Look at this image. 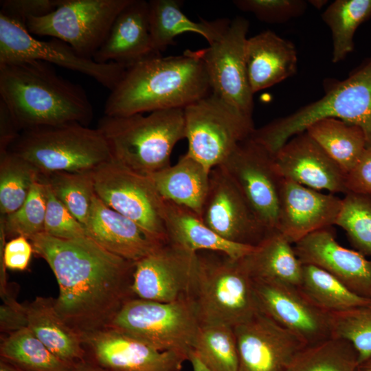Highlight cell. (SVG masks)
<instances>
[{
    "label": "cell",
    "mask_w": 371,
    "mask_h": 371,
    "mask_svg": "<svg viewBox=\"0 0 371 371\" xmlns=\"http://www.w3.org/2000/svg\"><path fill=\"white\" fill-rule=\"evenodd\" d=\"M29 240L58 282L57 313L81 335L106 328L133 297L135 262L109 252L88 236L60 239L42 232Z\"/></svg>",
    "instance_id": "obj_1"
},
{
    "label": "cell",
    "mask_w": 371,
    "mask_h": 371,
    "mask_svg": "<svg viewBox=\"0 0 371 371\" xmlns=\"http://www.w3.org/2000/svg\"><path fill=\"white\" fill-rule=\"evenodd\" d=\"M211 93L205 64L196 51L168 57L155 54L127 67L111 91L104 113L126 116L184 109Z\"/></svg>",
    "instance_id": "obj_2"
},
{
    "label": "cell",
    "mask_w": 371,
    "mask_h": 371,
    "mask_svg": "<svg viewBox=\"0 0 371 371\" xmlns=\"http://www.w3.org/2000/svg\"><path fill=\"white\" fill-rule=\"evenodd\" d=\"M0 95L21 131L73 122L88 126L93 116L85 90L43 61L0 64Z\"/></svg>",
    "instance_id": "obj_3"
},
{
    "label": "cell",
    "mask_w": 371,
    "mask_h": 371,
    "mask_svg": "<svg viewBox=\"0 0 371 371\" xmlns=\"http://www.w3.org/2000/svg\"><path fill=\"white\" fill-rule=\"evenodd\" d=\"M97 128L107 141L113 161L147 176L169 166L174 147L186 137L183 109L146 115H104Z\"/></svg>",
    "instance_id": "obj_4"
},
{
    "label": "cell",
    "mask_w": 371,
    "mask_h": 371,
    "mask_svg": "<svg viewBox=\"0 0 371 371\" xmlns=\"http://www.w3.org/2000/svg\"><path fill=\"white\" fill-rule=\"evenodd\" d=\"M334 117L359 126L371 148V56L347 78L333 80L324 95L284 117L255 129L251 138L271 155L313 122Z\"/></svg>",
    "instance_id": "obj_5"
},
{
    "label": "cell",
    "mask_w": 371,
    "mask_h": 371,
    "mask_svg": "<svg viewBox=\"0 0 371 371\" xmlns=\"http://www.w3.org/2000/svg\"><path fill=\"white\" fill-rule=\"evenodd\" d=\"M47 175L94 171L112 160L102 133L80 123L22 131L9 148Z\"/></svg>",
    "instance_id": "obj_6"
},
{
    "label": "cell",
    "mask_w": 371,
    "mask_h": 371,
    "mask_svg": "<svg viewBox=\"0 0 371 371\" xmlns=\"http://www.w3.org/2000/svg\"><path fill=\"white\" fill-rule=\"evenodd\" d=\"M199 254L190 298L201 325L235 327L260 313L254 282L240 259L217 252Z\"/></svg>",
    "instance_id": "obj_7"
},
{
    "label": "cell",
    "mask_w": 371,
    "mask_h": 371,
    "mask_svg": "<svg viewBox=\"0 0 371 371\" xmlns=\"http://www.w3.org/2000/svg\"><path fill=\"white\" fill-rule=\"evenodd\" d=\"M200 327L191 298L159 302L133 297L124 303L106 328L157 350L175 352L188 359Z\"/></svg>",
    "instance_id": "obj_8"
},
{
    "label": "cell",
    "mask_w": 371,
    "mask_h": 371,
    "mask_svg": "<svg viewBox=\"0 0 371 371\" xmlns=\"http://www.w3.org/2000/svg\"><path fill=\"white\" fill-rule=\"evenodd\" d=\"M188 155L208 170L220 166L255 128L248 116L211 93L183 109Z\"/></svg>",
    "instance_id": "obj_9"
},
{
    "label": "cell",
    "mask_w": 371,
    "mask_h": 371,
    "mask_svg": "<svg viewBox=\"0 0 371 371\" xmlns=\"http://www.w3.org/2000/svg\"><path fill=\"white\" fill-rule=\"evenodd\" d=\"M131 0H62L53 12L26 23L30 34L63 41L93 58L118 14Z\"/></svg>",
    "instance_id": "obj_10"
},
{
    "label": "cell",
    "mask_w": 371,
    "mask_h": 371,
    "mask_svg": "<svg viewBox=\"0 0 371 371\" xmlns=\"http://www.w3.org/2000/svg\"><path fill=\"white\" fill-rule=\"evenodd\" d=\"M30 60L81 73L110 91L119 83L128 67L113 62L98 63L57 38L38 40L25 25L0 13V64Z\"/></svg>",
    "instance_id": "obj_11"
},
{
    "label": "cell",
    "mask_w": 371,
    "mask_h": 371,
    "mask_svg": "<svg viewBox=\"0 0 371 371\" xmlns=\"http://www.w3.org/2000/svg\"><path fill=\"white\" fill-rule=\"evenodd\" d=\"M93 175L95 194L105 205L136 223L157 240L168 243L163 218L164 200L149 176L113 159Z\"/></svg>",
    "instance_id": "obj_12"
},
{
    "label": "cell",
    "mask_w": 371,
    "mask_h": 371,
    "mask_svg": "<svg viewBox=\"0 0 371 371\" xmlns=\"http://www.w3.org/2000/svg\"><path fill=\"white\" fill-rule=\"evenodd\" d=\"M239 188L260 223L278 232L282 179L272 155L251 137L240 143L220 165Z\"/></svg>",
    "instance_id": "obj_13"
},
{
    "label": "cell",
    "mask_w": 371,
    "mask_h": 371,
    "mask_svg": "<svg viewBox=\"0 0 371 371\" xmlns=\"http://www.w3.org/2000/svg\"><path fill=\"white\" fill-rule=\"evenodd\" d=\"M248 29V21L236 17L219 40L196 52L205 64L212 92L252 117L254 93L245 59Z\"/></svg>",
    "instance_id": "obj_14"
},
{
    "label": "cell",
    "mask_w": 371,
    "mask_h": 371,
    "mask_svg": "<svg viewBox=\"0 0 371 371\" xmlns=\"http://www.w3.org/2000/svg\"><path fill=\"white\" fill-rule=\"evenodd\" d=\"M198 267V253L164 244L135 262L132 295L159 302L190 298Z\"/></svg>",
    "instance_id": "obj_15"
},
{
    "label": "cell",
    "mask_w": 371,
    "mask_h": 371,
    "mask_svg": "<svg viewBox=\"0 0 371 371\" xmlns=\"http://www.w3.org/2000/svg\"><path fill=\"white\" fill-rule=\"evenodd\" d=\"M200 217L220 237L232 243L257 246L272 234L260 223L239 188L220 166L211 170Z\"/></svg>",
    "instance_id": "obj_16"
},
{
    "label": "cell",
    "mask_w": 371,
    "mask_h": 371,
    "mask_svg": "<svg viewBox=\"0 0 371 371\" xmlns=\"http://www.w3.org/2000/svg\"><path fill=\"white\" fill-rule=\"evenodd\" d=\"M234 330L238 353V371H286L306 345L261 312Z\"/></svg>",
    "instance_id": "obj_17"
},
{
    "label": "cell",
    "mask_w": 371,
    "mask_h": 371,
    "mask_svg": "<svg viewBox=\"0 0 371 371\" xmlns=\"http://www.w3.org/2000/svg\"><path fill=\"white\" fill-rule=\"evenodd\" d=\"M254 282L260 311L306 345L333 336L330 314L313 304L298 287L282 283Z\"/></svg>",
    "instance_id": "obj_18"
},
{
    "label": "cell",
    "mask_w": 371,
    "mask_h": 371,
    "mask_svg": "<svg viewBox=\"0 0 371 371\" xmlns=\"http://www.w3.org/2000/svg\"><path fill=\"white\" fill-rule=\"evenodd\" d=\"M82 337L96 363L108 371H181L188 361L181 354L157 350L111 328Z\"/></svg>",
    "instance_id": "obj_19"
},
{
    "label": "cell",
    "mask_w": 371,
    "mask_h": 371,
    "mask_svg": "<svg viewBox=\"0 0 371 371\" xmlns=\"http://www.w3.org/2000/svg\"><path fill=\"white\" fill-rule=\"evenodd\" d=\"M272 157L282 179L317 191L347 193L346 175L306 131L290 138Z\"/></svg>",
    "instance_id": "obj_20"
},
{
    "label": "cell",
    "mask_w": 371,
    "mask_h": 371,
    "mask_svg": "<svg viewBox=\"0 0 371 371\" xmlns=\"http://www.w3.org/2000/svg\"><path fill=\"white\" fill-rule=\"evenodd\" d=\"M293 247L303 265L326 270L354 293L371 299V260L339 245L329 227L308 234Z\"/></svg>",
    "instance_id": "obj_21"
},
{
    "label": "cell",
    "mask_w": 371,
    "mask_h": 371,
    "mask_svg": "<svg viewBox=\"0 0 371 371\" xmlns=\"http://www.w3.org/2000/svg\"><path fill=\"white\" fill-rule=\"evenodd\" d=\"M342 199L282 179L278 232L294 245L308 234L335 225Z\"/></svg>",
    "instance_id": "obj_22"
},
{
    "label": "cell",
    "mask_w": 371,
    "mask_h": 371,
    "mask_svg": "<svg viewBox=\"0 0 371 371\" xmlns=\"http://www.w3.org/2000/svg\"><path fill=\"white\" fill-rule=\"evenodd\" d=\"M87 236L109 252L135 262L163 243L139 225L105 205L95 194L85 225Z\"/></svg>",
    "instance_id": "obj_23"
},
{
    "label": "cell",
    "mask_w": 371,
    "mask_h": 371,
    "mask_svg": "<svg viewBox=\"0 0 371 371\" xmlns=\"http://www.w3.org/2000/svg\"><path fill=\"white\" fill-rule=\"evenodd\" d=\"M159 54L155 52L149 27L148 2L131 0L118 14L93 59L126 67Z\"/></svg>",
    "instance_id": "obj_24"
},
{
    "label": "cell",
    "mask_w": 371,
    "mask_h": 371,
    "mask_svg": "<svg viewBox=\"0 0 371 371\" xmlns=\"http://www.w3.org/2000/svg\"><path fill=\"white\" fill-rule=\"evenodd\" d=\"M245 59L253 93L287 79L297 71L295 45L271 30L247 38Z\"/></svg>",
    "instance_id": "obj_25"
},
{
    "label": "cell",
    "mask_w": 371,
    "mask_h": 371,
    "mask_svg": "<svg viewBox=\"0 0 371 371\" xmlns=\"http://www.w3.org/2000/svg\"><path fill=\"white\" fill-rule=\"evenodd\" d=\"M163 218L168 243L193 252L212 251L239 260L255 247L226 240L190 209L164 201Z\"/></svg>",
    "instance_id": "obj_26"
},
{
    "label": "cell",
    "mask_w": 371,
    "mask_h": 371,
    "mask_svg": "<svg viewBox=\"0 0 371 371\" xmlns=\"http://www.w3.org/2000/svg\"><path fill=\"white\" fill-rule=\"evenodd\" d=\"M211 170L186 153L173 166L148 175L158 194L199 216L210 187Z\"/></svg>",
    "instance_id": "obj_27"
},
{
    "label": "cell",
    "mask_w": 371,
    "mask_h": 371,
    "mask_svg": "<svg viewBox=\"0 0 371 371\" xmlns=\"http://www.w3.org/2000/svg\"><path fill=\"white\" fill-rule=\"evenodd\" d=\"M181 4L178 0L148 1L150 34L155 53L159 54L174 44L176 36L186 32L199 34L211 45L223 36L230 24L225 19L194 21L181 11Z\"/></svg>",
    "instance_id": "obj_28"
},
{
    "label": "cell",
    "mask_w": 371,
    "mask_h": 371,
    "mask_svg": "<svg viewBox=\"0 0 371 371\" xmlns=\"http://www.w3.org/2000/svg\"><path fill=\"white\" fill-rule=\"evenodd\" d=\"M240 260L255 281L298 288L302 282L303 264L293 244L278 232L269 234Z\"/></svg>",
    "instance_id": "obj_29"
},
{
    "label": "cell",
    "mask_w": 371,
    "mask_h": 371,
    "mask_svg": "<svg viewBox=\"0 0 371 371\" xmlns=\"http://www.w3.org/2000/svg\"><path fill=\"white\" fill-rule=\"evenodd\" d=\"M26 310L27 327L54 355L69 364L85 360L82 335L58 315L54 298L36 297Z\"/></svg>",
    "instance_id": "obj_30"
},
{
    "label": "cell",
    "mask_w": 371,
    "mask_h": 371,
    "mask_svg": "<svg viewBox=\"0 0 371 371\" xmlns=\"http://www.w3.org/2000/svg\"><path fill=\"white\" fill-rule=\"evenodd\" d=\"M306 131L346 175L367 148L366 135L358 126L334 117L319 120Z\"/></svg>",
    "instance_id": "obj_31"
},
{
    "label": "cell",
    "mask_w": 371,
    "mask_h": 371,
    "mask_svg": "<svg viewBox=\"0 0 371 371\" xmlns=\"http://www.w3.org/2000/svg\"><path fill=\"white\" fill-rule=\"evenodd\" d=\"M299 289L313 304L330 314L371 302L370 298L354 293L332 274L313 265H303Z\"/></svg>",
    "instance_id": "obj_32"
},
{
    "label": "cell",
    "mask_w": 371,
    "mask_h": 371,
    "mask_svg": "<svg viewBox=\"0 0 371 371\" xmlns=\"http://www.w3.org/2000/svg\"><path fill=\"white\" fill-rule=\"evenodd\" d=\"M359 354L348 340L332 336L305 345L286 371H357Z\"/></svg>",
    "instance_id": "obj_33"
},
{
    "label": "cell",
    "mask_w": 371,
    "mask_h": 371,
    "mask_svg": "<svg viewBox=\"0 0 371 371\" xmlns=\"http://www.w3.org/2000/svg\"><path fill=\"white\" fill-rule=\"evenodd\" d=\"M322 17L331 31L332 61L337 63L352 52L356 30L371 18V0H336Z\"/></svg>",
    "instance_id": "obj_34"
},
{
    "label": "cell",
    "mask_w": 371,
    "mask_h": 371,
    "mask_svg": "<svg viewBox=\"0 0 371 371\" xmlns=\"http://www.w3.org/2000/svg\"><path fill=\"white\" fill-rule=\"evenodd\" d=\"M0 354L3 359L26 371H65L73 365L54 355L28 327L4 337Z\"/></svg>",
    "instance_id": "obj_35"
},
{
    "label": "cell",
    "mask_w": 371,
    "mask_h": 371,
    "mask_svg": "<svg viewBox=\"0 0 371 371\" xmlns=\"http://www.w3.org/2000/svg\"><path fill=\"white\" fill-rule=\"evenodd\" d=\"M0 157V212L5 216L23 205L41 174L14 153L8 150Z\"/></svg>",
    "instance_id": "obj_36"
},
{
    "label": "cell",
    "mask_w": 371,
    "mask_h": 371,
    "mask_svg": "<svg viewBox=\"0 0 371 371\" xmlns=\"http://www.w3.org/2000/svg\"><path fill=\"white\" fill-rule=\"evenodd\" d=\"M192 351L210 371H238V353L233 327L201 325Z\"/></svg>",
    "instance_id": "obj_37"
},
{
    "label": "cell",
    "mask_w": 371,
    "mask_h": 371,
    "mask_svg": "<svg viewBox=\"0 0 371 371\" xmlns=\"http://www.w3.org/2000/svg\"><path fill=\"white\" fill-rule=\"evenodd\" d=\"M93 171L41 175L55 196L85 225L95 196Z\"/></svg>",
    "instance_id": "obj_38"
},
{
    "label": "cell",
    "mask_w": 371,
    "mask_h": 371,
    "mask_svg": "<svg viewBox=\"0 0 371 371\" xmlns=\"http://www.w3.org/2000/svg\"><path fill=\"white\" fill-rule=\"evenodd\" d=\"M335 225L344 230L355 250L371 258L370 196L345 194Z\"/></svg>",
    "instance_id": "obj_39"
},
{
    "label": "cell",
    "mask_w": 371,
    "mask_h": 371,
    "mask_svg": "<svg viewBox=\"0 0 371 371\" xmlns=\"http://www.w3.org/2000/svg\"><path fill=\"white\" fill-rule=\"evenodd\" d=\"M45 212V187L40 178L34 183L26 200L18 210L1 216L0 227L6 239L24 236L29 240L44 232Z\"/></svg>",
    "instance_id": "obj_40"
},
{
    "label": "cell",
    "mask_w": 371,
    "mask_h": 371,
    "mask_svg": "<svg viewBox=\"0 0 371 371\" xmlns=\"http://www.w3.org/2000/svg\"><path fill=\"white\" fill-rule=\"evenodd\" d=\"M333 336L348 340L359 354V363L371 357V302L330 313Z\"/></svg>",
    "instance_id": "obj_41"
},
{
    "label": "cell",
    "mask_w": 371,
    "mask_h": 371,
    "mask_svg": "<svg viewBox=\"0 0 371 371\" xmlns=\"http://www.w3.org/2000/svg\"><path fill=\"white\" fill-rule=\"evenodd\" d=\"M43 182L46 194L43 232L60 239H75L87 236L85 225L55 196L49 186L45 181Z\"/></svg>",
    "instance_id": "obj_42"
},
{
    "label": "cell",
    "mask_w": 371,
    "mask_h": 371,
    "mask_svg": "<svg viewBox=\"0 0 371 371\" xmlns=\"http://www.w3.org/2000/svg\"><path fill=\"white\" fill-rule=\"evenodd\" d=\"M240 10L253 13L259 20L269 23H282L302 15L307 2L302 0H236Z\"/></svg>",
    "instance_id": "obj_43"
},
{
    "label": "cell",
    "mask_w": 371,
    "mask_h": 371,
    "mask_svg": "<svg viewBox=\"0 0 371 371\" xmlns=\"http://www.w3.org/2000/svg\"><path fill=\"white\" fill-rule=\"evenodd\" d=\"M61 2L62 0H3L0 13L26 26L30 19L47 15Z\"/></svg>",
    "instance_id": "obj_44"
},
{
    "label": "cell",
    "mask_w": 371,
    "mask_h": 371,
    "mask_svg": "<svg viewBox=\"0 0 371 371\" xmlns=\"http://www.w3.org/2000/svg\"><path fill=\"white\" fill-rule=\"evenodd\" d=\"M6 237L0 227V260L7 269L23 271L27 267L34 252L33 247L27 238L16 236L5 242Z\"/></svg>",
    "instance_id": "obj_45"
},
{
    "label": "cell",
    "mask_w": 371,
    "mask_h": 371,
    "mask_svg": "<svg viewBox=\"0 0 371 371\" xmlns=\"http://www.w3.org/2000/svg\"><path fill=\"white\" fill-rule=\"evenodd\" d=\"M0 329L3 333L10 334L27 327L26 305L19 304L10 294L9 290L1 295Z\"/></svg>",
    "instance_id": "obj_46"
},
{
    "label": "cell",
    "mask_w": 371,
    "mask_h": 371,
    "mask_svg": "<svg viewBox=\"0 0 371 371\" xmlns=\"http://www.w3.org/2000/svg\"><path fill=\"white\" fill-rule=\"evenodd\" d=\"M347 192L371 196V148H367L357 164L346 176Z\"/></svg>",
    "instance_id": "obj_47"
},
{
    "label": "cell",
    "mask_w": 371,
    "mask_h": 371,
    "mask_svg": "<svg viewBox=\"0 0 371 371\" xmlns=\"http://www.w3.org/2000/svg\"><path fill=\"white\" fill-rule=\"evenodd\" d=\"M21 131L8 108L0 100V155L9 150Z\"/></svg>",
    "instance_id": "obj_48"
},
{
    "label": "cell",
    "mask_w": 371,
    "mask_h": 371,
    "mask_svg": "<svg viewBox=\"0 0 371 371\" xmlns=\"http://www.w3.org/2000/svg\"><path fill=\"white\" fill-rule=\"evenodd\" d=\"M65 371H108L98 363H90L86 360L74 363Z\"/></svg>",
    "instance_id": "obj_49"
},
{
    "label": "cell",
    "mask_w": 371,
    "mask_h": 371,
    "mask_svg": "<svg viewBox=\"0 0 371 371\" xmlns=\"http://www.w3.org/2000/svg\"><path fill=\"white\" fill-rule=\"evenodd\" d=\"M188 361L192 366V371H210L192 350L188 355Z\"/></svg>",
    "instance_id": "obj_50"
},
{
    "label": "cell",
    "mask_w": 371,
    "mask_h": 371,
    "mask_svg": "<svg viewBox=\"0 0 371 371\" xmlns=\"http://www.w3.org/2000/svg\"><path fill=\"white\" fill-rule=\"evenodd\" d=\"M0 371H25L15 365L3 359L0 362Z\"/></svg>",
    "instance_id": "obj_51"
},
{
    "label": "cell",
    "mask_w": 371,
    "mask_h": 371,
    "mask_svg": "<svg viewBox=\"0 0 371 371\" xmlns=\"http://www.w3.org/2000/svg\"><path fill=\"white\" fill-rule=\"evenodd\" d=\"M357 371H371V357L359 363Z\"/></svg>",
    "instance_id": "obj_52"
},
{
    "label": "cell",
    "mask_w": 371,
    "mask_h": 371,
    "mask_svg": "<svg viewBox=\"0 0 371 371\" xmlns=\"http://www.w3.org/2000/svg\"><path fill=\"white\" fill-rule=\"evenodd\" d=\"M310 2H312L311 3L313 4V5H316V7H318V8H320L322 7L326 2L325 1H311Z\"/></svg>",
    "instance_id": "obj_53"
}]
</instances>
